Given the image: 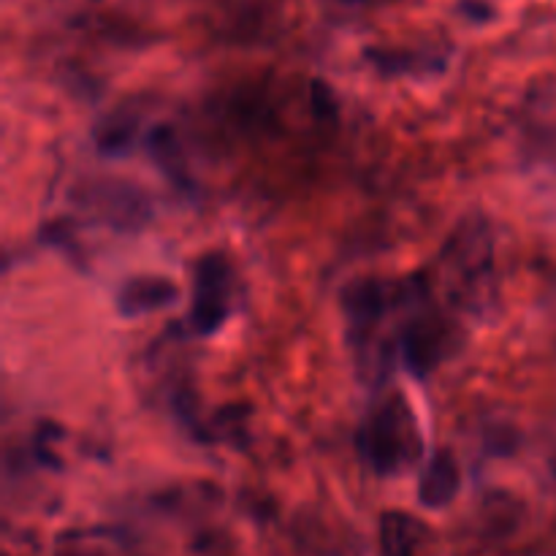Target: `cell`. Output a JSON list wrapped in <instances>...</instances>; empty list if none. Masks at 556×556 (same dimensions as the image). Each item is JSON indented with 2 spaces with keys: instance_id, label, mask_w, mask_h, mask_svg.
I'll list each match as a JSON object with an SVG mask.
<instances>
[{
  "instance_id": "3957f363",
  "label": "cell",
  "mask_w": 556,
  "mask_h": 556,
  "mask_svg": "<svg viewBox=\"0 0 556 556\" xmlns=\"http://www.w3.org/2000/svg\"><path fill=\"white\" fill-rule=\"evenodd\" d=\"M233 266L223 253H206L195 261L193 302H190V329L201 337L215 334L231 315Z\"/></svg>"
},
{
  "instance_id": "8fae6325",
  "label": "cell",
  "mask_w": 556,
  "mask_h": 556,
  "mask_svg": "<svg viewBox=\"0 0 556 556\" xmlns=\"http://www.w3.org/2000/svg\"><path fill=\"white\" fill-rule=\"evenodd\" d=\"M367 58L378 65L383 74H418L421 68H434L432 60L438 58H424L418 52H400V49H372Z\"/></svg>"
},
{
  "instance_id": "8992f818",
  "label": "cell",
  "mask_w": 556,
  "mask_h": 556,
  "mask_svg": "<svg viewBox=\"0 0 556 556\" xmlns=\"http://www.w3.org/2000/svg\"><path fill=\"white\" fill-rule=\"evenodd\" d=\"M177 286L166 277H134L117 293V307L125 318H139L152 309L168 307L177 299Z\"/></svg>"
},
{
  "instance_id": "30bf717a",
  "label": "cell",
  "mask_w": 556,
  "mask_h": 556,
  "mask_svg": "<svg viewBox=\"0 0 556 556\" xmlns=\"http://www.w3.org/2000/svg\"><path fill=\"white\" fill-rule=\"evenodd\" d=\"M136 136V117L130 114H114L109 117L101 128L96 130V141L98 150L103 155H123V152L130 150Z\"/></svg>"
},
{
  "instance_id": "7c38bea8",
  "label": "cell",
  "mask_w": 556,
  "mask_h": 556,
  "mask_svg": "<svg viewBox=\"0 0 556 556\" xmlns=\"http://www.w3.org/2000/svg\"><path fill=\"white\" fill-rule=\"evenodd\" d=\"M313 106L315 112L324 114V117L326 114H329V117H334L337 114V101L331 98V90L324 85V81H315L313 85Z\"/></svg>"
},
{
  "instance_id": "5b68a950",
  "label": "cell",
  "mask_w": 556,
  "mask_h": 556,
  "mask_svg": "<svg viewBox=\"0 0 556 556\" xmlns=\"http://www.w3.org/2000/svg\"><path fill=\"white\" fill-rule=\"evenodd\" d=\"M85 204H90L92 210L101 212L103 220L114 223V226H123V228L141 226L147 217V212H150L144 195L125 182L92 185V188L85 193Z\"/></svg>"
},
{
  "instance_id": "4fadbf2b",
  "label": "cell",
  "mask_w": 556,
  "mask_h": 556,
  "mask_svg": "<svg viewBox=\"0 0 556 556\" xmlns=\"http://www.w3.org/2000/svg\"><path fill=\"white\" fill-rule=\"evenodd\" d=\"M345 3H380V0H345Z\"/></svg>"
},
{
  "instance_id": "9c48e42d",
  "label": "cell",
  "mask_w": 556,
  "mask_h": 556,
  "mask_svg": "<svg viewBox=\"0 0 556 556\" xmlns=\"http://www.w3.org/2000/svg\"><path fill=\"white\" fill-rule=\"evenodd\" d=\"M150 155L155 157L157 166L168 174L177 185H188V168H185L182 150L168 128H155L150 134Z\"/></svg>"
},
{
  "instance_id": "6da1fadb",
  "label": "cell",
  "mask_w": 556,
  "mask_h": 556,
  "mask_svg": "<svg viewBox=\"0 0 556 556\" xmlns=\"http://www.w3.org/2000/svg\"><path fill=\"white\" fill-rule=\"evenodd\" d=\"M358 451L378 476H396L421 454V434L402 396L380 402L358 432Z\"/></svg>"
},
{
  "instance_id": "52a82bcc",
  "label": "cell",
  "mask_w": 556,
  "mask_h": 556,
  "mask_svg": "<svg viewBox=\"0 0 556 556\" xmlns=\"http://www.w3.org/2000/svg\"><path fill=\"white\" fill-rule=\"evenodd\" d=\"M459 465L451 451H438L418 481V500L424 508H445L459 492Z\"/></svg>"
},
{
  "instance_id": "7a4b0ae2",
  "label": "cell",
  "mask_w": 556,
  "mask_h": 556,
  "mask_svg": "<svg viewBox=\"0 0 556 556\" xmlns=\"http://www.w3.org/2000/svg\"><path fill=\"white\" fill-rule=\"evenodd\" d=\"M445 264L456 282V299L470 309H478V302L492 286V231L481 217L465 223L451 237L443 253Z\"/></svg>"
},
{
  "instance_id": "ba28073f",
  "label": "cell",
  "mask_w": 556,
  "mask_h": 556,
  "mask_svg": "<svg viewBox=\"0 0 556 556\" xmlns=\"http://www.w3.org/2000/svg\"><path fill=\"white\" fill-rule=\"evenodd\" d=\"M427 538V527L402 510H389L380 519V556H416Z\"/></svg>"
},
{
  "instance_id": "277c9868",
  "label": "cell",
  "mask_w": 556,
  "mask_h": 556,
  "mask_svg": "<svg viewBox=\"0 0 556 556\" xmlns=\"http://www.w3.org/2000/svg\"><path fill=\"white\" fill-rule=\"evenodd\" d=\"M451 345V334L440 320L427 318V315H416L407 320L405 329L400 331V356L407 364L410 372L418 378L438 367L443 362L445 351Z\"/></svg>"
}]
</instances>
